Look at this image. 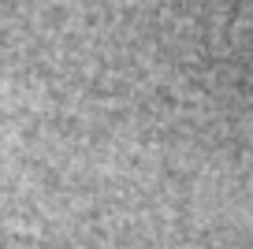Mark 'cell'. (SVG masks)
I'll list each match as a JSON object with an SVG mask.
<instances>
[{"label":"cell","instance_id":"cell-1","mask_svg":"<svg viewBox=\"0 0 253 249\" xmlns=\"http://www.w3.org/2000/svg\"><path fill=\"white\" fill-rule=\"evenodd\" d=\"M250 41H253V30H250Z\"/></svg>","mask_w":253,"mask_h":249}]
</instances>
